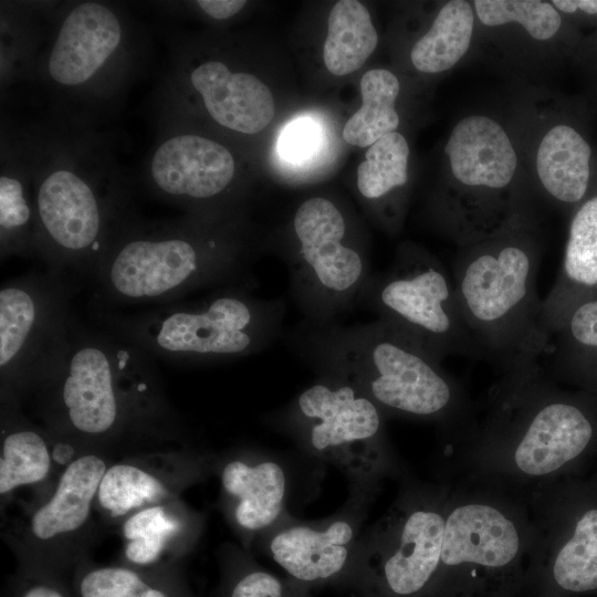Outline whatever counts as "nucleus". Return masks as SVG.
Listing matches in <instances>:
<instances>
[{
    "instance_id": "nucleus-36",
    "label": "nucleus",
    "mask_w": 597,
    "mask_h": 597,
    "mask_svg": "<svg viewBox=\"0 0 597 597\" xmlns=\"http://www.w3.org/2000/svg\"><path fill=\"white\" fill-rule=\"evenodd\" d=\"M197 3L208 15L224 20L238 13L247 2L243 0H200Z\"/></svg>"
},
{
    "instance_id": "nucleus-8",
    "label": "nucleus",
    "mask_w": 597,
    "mask_h": 597,
    "mask_svg": "<svg viewBox=\"0 0 597 597\" xmlns=\"http://www.w3.org/2000/svg\"><path fill=\"white\" fill-rule=\"evenodd\" d=\"M447 510L409 495L355 545L343 587L359 597H423L437 575Z\"/></svg>"
},
{
    "instance_id": "nucleus-18",
    "label": "nucleus",
    "mask_w": 597,
    "mask_h": 597,
    "mask_svg": "<svg viewBox=\"0 0 597 597\" xmlns=\"http://www.w3.org/2000/svg\"><path fill=\"white\" fill-rule=\"evenodd\" d=\"M221 483L226 494L233 501V517L241 528L260 532L280 522L287 482L279 462L272 459L253 463L229 461L222 469Z\"/></svg>"
},
{
    "instance_id": "nucleus-27",
    "label": "nucleus",
    "mask_w": 597,
    "mask_h": 597,
    "mask_svg": "<svg viewBox=\"0 0 597 597\" xmlns=\"http://www.w3.org/2000/svg\"><path fill=\"white\" fill-rule=\"evenodd\" d=\"M96 498L104 511L119 517L137 509L160 505L168 498V491L155 475L121 463L107 468Z\"/></svg>"
},
{
    "instance_id": "nucleus-30",
    "label": "nucleus",
    "mask_w": 597,
    "mask_h": 597,
    "mask_svg": "<svg viewBox=\"0 0 597 597\" xmlns=\"http://www.w3.org/2000/svg\"><path fill=\"white\" fill-rule=\"evenodd\" d=\"M33 211L22 184L10 176L0 178L1 255L32 253L36 237L32 233Z\"/></svg>"
},
{
    "instance_id": "nucleus-11",
    "label": "nucleus",
    "mask_w": 597,
    "mask_h": 597,
    "mask_svg": "<svg viewBox=\"0 0 597 597\" xmlns=\"http://www.w3.org/2000/svg\"><path fill=\"white\" fill-rule=\"evenodd\" d=\"M523 534L503 506L471 501L446 512L441 558L423 597H483L521 559Z\"/></svg>"
},
{
    "instance_id": "nucleus-37",
    "label": "nucleus",
    "mask_w": 597,
    "mask_h": 597,
    "mask_svg": "<svg viewBox=\"0 0 597 597\" xmlns=\"http://www.w3.org/2000/svg\"><path fill=\"white\" fill-rule=\"evenodd\" d=\"M551 3L566 13H573L577 9L588 14L597 13V0H554Z\"/></svg>"
},
{
    "instance_id": "nucleus-21",
    "label": "nucleus",
    "mask_w": 597,
    "mask_h": 597,
    "mask_svg": "<svg viewBox=\"0 0 597 597\" xmlns=\"http://www.w3.org/2000/svg\"><path fill=\"white\" fill-rule=\"evenodd\" d=\"M591 150L572 127L557 125L540 143L536 169L544 189L554 199L579 201L588 187Z\"/></svg>"
},
{
    "instance_id": "nucleus-24",
    "label": "nucleus",
    "mask_w": 597,
    "mask_h": 597,
    "mask_svg": "<svg viewBox=\"0 0 597 597\" xmlns=\"http://www.w3.org/2000/svg\"><path fill=\"white\" fill-rule=\"evenodd\" d=\"M399 90V81L390 71H367L360 80L362 106L346 122L344 140L352 146L368 147L396 132L399 116L395 104Z\"/></svg>"
},
{
    "instance_id": "nucleus-14",
    "label": "nucleus",
    "mask_w": 597,
    "mask_h": 597,
    "mask_svg": "<svg viewBox=\"0 0 597 597\" xmlns=\"http://www.w3.org/2000/svg\"><path fill=\"white\" fill-rule=\"evenodd\" d=\"M150 170L163 192L176 198L209 200L230 185L235 164L221 144L197 135H179L157 148Z\"/></svg>"
},
{
    "instance_id": "nucleus-38",
    "label": "nucleus",
    "mask_w": 597,
    "mask_h": 597,
    "mask_svg": "<svg viewBox=\"0 0 597 597\" xmlns=\"http://www.w3.org/2000/svg\"><path fill=\"white\" fill-rule=\"evenodd\" d=\"M23 597H63V596L61 595V593H59L57 590L51 587L39 585L29 589L24 594Z\"/></svg>"
},
{
    "instance_id": "nucleus-26",
    "label": "nucleus",
    "mask_w": 597,
    "mask_h": 597,
    "mask_svg": "<svg viewBox=\"0 0 597 597\" xmlns=\"http://www.w3.org/2000/svg\"><path fill=\"white\" fill-rule=\"evenodd\" d=\"M409 146L406 138L392 132L366 151L365 160L357 168V189L369 201L385 199L392 190L408 180Z\"/></svg>"
},
{
    "instance_id": "nucleus-33",
    "label": "nucleus",
    "mask_w": 597,
    "mask_h": 597,
    "mask_svg": "<svg viewBox=\"0 0 597 597\" xmlns=\"http://www.w3.org/2000/svg\"><path fill=\"white\" fill-rule=\"evenodd\" d=\"M229 597H310L307 588L262 569L251 568L234 582Z\"/></svg>"
},
{
    "instance_id": "nucleus-19",
    "label": "nucleus",
    "mask_w": 597,
    "mask_h": 597,
    "mask_svg": "<svg viewBox=\"0 0 597 597\" xmlns=\"http://www.w3.org/2000/svg\"><path fill=\"white\" fill-rule=\"evenodd\" d=\"M597 286V196L570 222L563 268L556 285L542 301L541 325L551 341L567 315L574 290Z\"/></svg>"
},
{
    "instance_id": "nucleus-5",
    "label": "nucleus",
    "mask_w": 597,
    "mask_h": 597,
    "mask_svg": "<svg viewBox=\"0 0 597 597\" xmlns=\"http://www.w3.org/2000/svg\"><path fill=\"white\" fill-rule=\"evenodd\" d=\"M153 362L122 335L87 328L73 316L63 352L39 386L53 390L65 426L103 436L157 399Z\"/></svg>"
},
{
    "instance_id": "nucleus-29",
    "label": "nucleus",
    "mask_w": 597,
    "mask_h": 597,
    "mask_svg": "<svg viewBox=\"0 0 597 597\" xmlns=\"http://www.w3.org/2000/svg\"><path fill=\"white\" fill-rule=\"evenodd\" d=\"M480 21L490 27L516 22L536 40L554 36L562 24L559 13L547 1L540 0H476Z\"/></svg>"
},
{
    "instance_id": "nucleus-35",
    "label": "nucleus",
    "mask_w": 597,
    "mask_h": 597,
    "mask_svg": "<svg viewBox=\"0 0 597 597\" xmlns=\"http://www.w3.org/2000/svg\"><path fill=\"white\" fill-rule=\"evenodd\" d=\"M318 143V127L311 121H296L283 130L279 150L290 161H302L312 156Z\"/></svg>"
},
{
    "instance_id": "nucleus-25",
    "label": "nucleus",
    "mask_w": 597,
    "mask_h": 597,
    "mask_svg": "<svg viewBox=\"0 0 597 597\" xmlns=\"http://www.w3.org/2000/svg\"><path fill=\"white\" fill-rule=\"evenodd\" d=\"M551 577L554 585L564 591L597 589V509L582 515L572 537L556 552Z\"/></svg>"
},
{
    "instance_id": "nucleus-34",
    "label": "nucleus",
    "mask_w": 597,
    "mask_h": 597,
    "mask_svg": "<svg viewBox=\"0 0 597 597\" xmlns=\"http://www.w3.org/2000/svg\"><path fill=\"white\" fill-rule=\"evenodd\" d=\"M554 334L563 336L559 344L597 350V298L576 305Z\"/></svg>"
},
{
    "instance_id": "nucleus-22",
    "label": "nucleus",
    "mask_w": 597,
    "mask_h": 597,
    "mask_svg": "<svg viewBox=\"0 0 597 597\" xmlns=\"http://www.w3.org/2000/svg\"><path fill=\"white\" fill-rule=\"evenodd\" d=\"M378 44L369 11L359 1L339 0L327 20L323 46L326 69L336 76L348 75L364 65Z\"/></svg>"
},
{
    "instance_id": "nucleus-2",
    "label": "nucleus",
    "mask_w": 597,
    "mask_h": 597,
    "mask_svg": "<svg viewBox=\"0 0 597 597\" xmlns=\"http://www.w3.org/2000/svg\"><path fill=\"white\" fill-rule=\"evenodd\" d=\"M499 235L472 243L451 277L478 357L504 371L536 364L549 339L541 325L537 252L527 239Z\"/></svg>"
},
{
    "instance_id": "nucleus-10",
    "label": "nucleus",
    "mask_w": 597,
    "mask_h": 597,
    "mask_svg": "<svg viewBox=\"0 0 597 597\" xmlns=\"http://www.w3.org/2000/svg\"><path fill=\"white\" fill-rule=\"evenodd\" d=\"M74 279L51 269L6 282L0 289L2 386L40 385L66 344Z\"/></svg>"
},
{
    "instance_id": "nucleus-17",
    "label": "nucleus",
    "mask_w": 597,
    "mask_h": 597,
    "mask_svg": "<svg viewBox=\"0 0 597 597\" xmlns=\"http://www.w3.org/2000/svg\"><path fill=\"white\" fill-rule=\"evenodd\" d=\"M190 80L209 115L226 128L252 135L274 117L270 88L252 74L231 72L220 61H207L191 72Z\"/></svg>"
},
{
    "instance_id": "nucleus-3",
    "label": "nucleus",
    "mask_w": 597,
    "mask_h": 597,
    "mask_svg": "<svg viewBox=\"0 0 597 597\" xmlns=\"http://www.w3.org/2000/svg\"><path fill=\"white\" fill-rule=\"evenodd\" d=\"M254 283L218 287L198 301L171 302L135 314H102L104 325L153 359L218 363L254 355L281 334L280 297L252 294Z\"/></svg>"
},
{
    "instance_id": "nucleus-20",
    "label": "nucleus",
    "mask_w": 597,
    "mask_h": 597,
    "mask_svg": "<svg viewBox=\"0 0 597 597\" xmlns=\"http://www.w3.org/2000/svg\"><path fill=\"white\" fill-rule=\"evenodd\" d=\"M106 470L103 459L94 454L71 462L51 499L33 514V535L49 540L80 528L88 517Z\"/></svg>"
},
{
    "instance_id": "nucleus-9",
    "label": "nucleus",
    "mask_w": 597,
    "mask_h": 597,
    "mask_svg": "<svg viewBox=\"0 0 597 597\" xmlns=\"http://www.w3.org/2000/svg\"><path fill=\"white\" fill-rule=\"evenodd\" d=\"M359 305L367 306L377 320L440 362L449 355L478 357L459 310L452 277L434 256L421 249L402 248L389 270L373 274Z\"/></svg>"
},
{
    "instance_id": "nucleus-6",
    "label": "nucleus",
    "mask_w": 597,
    "mask_h": 597,
    "mask_svg": "<svg viewBox=\"0 0 597 597\" xmlns=\"http://www.w3.org/2000/svg\"><path fill=\"white\" fill-rule=\"evenodd\" d=\"M384 413L364 394L327 375L317 378L270 422L310 455L339 468L352 493L373 494L386 468Z\"/></svg>"
},
{
    "instance_id": "nucleus-28",
    "label": "nucleus",
    "mask_w": 597,
    "mask_h": 597,
    "mask_svg": "<svg viewBox=\"0 0 597 597\" xmlns=\"http://www.w3.org/2000/svg\"><path fill=\"white\" fill-rule=\"evenodd\" d=\"M51 455L43 437L32 429H14L2 441L0 494L41 482L49 474Z\"/></svg>"
},
{
    "instance_id": "nucleus-12",
    "label": "nucleus",
    "mask_w": 597,
    "mask_h": 597,
    "mask_svg": "<svg viewBox=\"0 0 597 597\" xmlns=\"http://www.w3.org/2000/svg\"><path fill=\"white\" fill-rule=\"evenodd\" d=\"M36 249L49 269L72 277H93L108 244L105 210L94 189L70 170H55L35 199Z\"/></svg>"
},
{
    "instance_id": "nucleus-1",
    "label": "nucleus",
    "mask_w": 597,
    "mask_h": 597,
    "mask_svg": "<svg viewBox=\"0 0 597 597\" xmlns=\"http://www.w3.org/2000/svg\"><path fill=\"white\" fill-rule=\"evenodd\" d=\"M286 341L316 375L347 383L384 415L433 420L457 406L458 387L441 362L380 320L325 327L302 322Z\"/></svg>"
},
{
    "instance_id": "nucleus-32",
    "label": "nucleus",
    "mask_w": 597,
    "mask_h": 597,
    "mask_svg": "<svg viewBox=\"0 0 597 597\" xmlns=\"http://www.w3.org/2000/svg\"><path fill=\"white\" fill-rule=\"evenodd\" d=\"M82 597H167L150 587L135 572L103 567L90 572L80 586Z\"/></svg>"
},
{
    "instance_id": "nucleus-7",
    "label": "nucleus",
    "mask_w": 597,
    "mask_h": 597,
    "mask_svg": "<svg viewBox=\"0 0 597 597\" xmlns=\"http://www.w3.org/2000/svg\"><path fill=\"white\" fill-rule=\"evenodd\" d=\"M291 234L285 261L303 322L317 327L339 323L359 305L374 274L367 254L350 237L346 216L332 199L307 198L293 214Z\"/></svg>"
},
{
    "instance_id": "nucleus-23",
    "label": "nucleus",
    "mask_w": 597,
    "mask_h": 597,
    "mask_svg": "<svg viewBox=\"0 0 597 597\" xmlns=\"http://www.w3.org/2000/svg\"><path fill=\"white\" fill-rule=\"evenodd\" d=\"M474 27L471 4L448 1L438 12L431 28L412 46L410 59L423 73H440L454 66L467 53Z\"/></svg>"
},
{
    "instance_id": "nucleus-13",
    "label": "nucleus",
    "mask_w": 597,
    "mask_h": 597,
    "mask_svg": "<svg viewBox=\"0 0 597 597\" xmlns=\"http://www.w3.org/2000/svg\"><path fill=\"white\" fill-rule=\"evenodd\" d=\"M370 495L352 493L341 512L320 522H289L270 528L272 559L304 586H342L359 538Z\"/></svg>"
},
{
    "instance_id": "nucleus-31",
    "label": "nucleus",
    "mask_w": 597,
    "mask_h": 597,
    "mask_svg": "<svg viewBox=\"0 0 597 597\" xmlns=\"http://www.w3.org/2000/svg\"><path fill=\"white\" fill-rule=\"evenodd\" d=\"M177 527V522L163 505L145 507L132 514L123 525L127 559L138 565L154 563Z\"/></svg>"
},
{
    "instance_id": "nucleus-15",
    "label": "nucleus",
    "mask_w": 597,
    "mask_h": 597,
    "mask_svg": "<svg viewBox=\"0 0 597 597\" xmlns=\"http://www.w3.org/2000/svg\"><path fill=\"white\" fill-rule=\"evenodd\" d=\"M119 20L104 4L85 2L65 18L49 57L51 77L67 86L87 82L114 53Z\"/></svg>"
},
{
    "instance_id": "nucleus-16",
    "label": "nucleus",
    "mask_w": 597,
    "mask_h": 597,
    "mask_svg": "<svg viewBox=\"0 0 597 597\" xmlns=\"http://www.w3.org/2000/svg\"><path fill=\"white\" fill-rule=\"evenodd\" d=\"M444 151L454 178L470 188L504 189L517 166L515 150L503 127L482 115L458 122Z\"/></svg>"
},
{
    "instance_id": "nucleus-4",
    "label": "nucleus",
    "mask_w": 597,
    "mask_h": 597,
    "mask_svg": "<svg viewBox=\"0 0 597 597\" xmlns=\"http://www.w3.org/2000/svg\"><path fill=\"white\" fill-rule=\"evenodd\" d=\"M249 264L237 237L190 226L111 243L93 279L108 302L157 306L207 287L254 283Z\"/></svg>"
}]
</instances>
